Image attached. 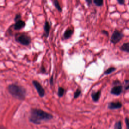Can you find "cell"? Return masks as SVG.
I'll list each match as a JSON object with an SVG mask.
<instances>
[{
	"instance_id": "9a60e30c",
	"label": "cell",
	"mask_w": 129,
	"mask_h": 129,
	"mask_svg": "<svg viewBox=\"0 0 129 129\" xmlns=\"http://www.w3.org/2000/svg\"><path fill=\"white\" fill-rule=\"evenodd\" d=\"M93 3L98 7L102 6L104 4V0H93Z\"/></svg>"
},
{
	"instance_id": "52a82bcc",
	"label": "cell",
	"mask_w": 129,
	"mask_h": 129,
	"mask_svg": "<svg viewBox=\"0 0 129 129\" xmlns=\"http://www.w3.org/2000/svg\"><path fill=\"white\" fill-rule=\"evenodd\" d=\"M123 91V86L122 85H116L112 87L111 90V93L115 95H120Z\"/></svg>"
},
{
	"instance_id": "8fae6325",
	"label": "cell",
	"mask_w": 129,
	"mask_h": 129,
	"mask_svg": "<svg viewBox=\"0 0 129 129\" xmlns=\"http://www.w3.org/2000/svg\"><path fill=\"white\" fill-rule=\"evenodd\" d=\"M50 29V26L49 25V23L48 21H46L44 24V30L45 34V37H48L49 34Z\"/></svg>"
},
{
	"instance_id": "44dd1931",
	"label": "cell",
	"mask_w": 129,
	"mask_h": 129,
	"mask_svg": "<svg viewBox=\"0 0 129 129\" xmlns=\"http://www.w3.org/2000/svg\"><path fill=\"white\" fill-rule=\"evenodd\" d=\"M85 1H86V3L87 4L88 6H90L92 3V0H85Z\"/></svg>"
},
{
	"instance_id": "4fadbf2b",
	"label": "cell",
	"mask_w": 129,
	"mask_h": 129,
	"mask_svg": "<svg viewBox=\"0 0 129 129\" xmlns=\"http://www.w3.org/2000/svg\"><path fill=\"white\" fill-rule=\"evenodd\" d=\"M53 2L54 6L56 8V9H57L60 12H62V8H61L58 0H53Z\"/></svg>"
},
{
	"instance_id": "2e32d148",
	"label": "cell",
	"mask_w": 129,
	"mask_h": 129,
	"mask_svg": "<svg viewBox=\"0 0 129 129\" xmlns=\"http://www.w3.org/2000/svg\"><path fill=\"white\" fill-rule=\"evenodd\" d=\"M114 129H122V123L121 121H118L115 123Z\"/></svg>"
},
{
	"instance_id": "5bb4252c",
	"label": "cell",
	"mask_w": 129,
	"mask_h": 129,
	"mask_svg": "<svg viewBox=\"0 0 129 129\" xmlns=\"http://www.w3.org/2000/svg\"><path fill=\"white\" fill-rule=\"evenodd\" d=\"M116 70V68H115V67H110L108 69H107L105 72H104V75H109L111 74L112 72L115 71Z\"/></svg>"
},
{
	"instance_id": "30bf717a",
	"label": "cell",
	"mask_w": 129,
	"mask_h": 129,
	"mask_svg": "<svg viewBox=\"0 0 129 129\" xmlns=\"http://www.w3.org/2000/svg\"><path fill=\"white\" fill-rule=\"evenodd\" d=\"M73 32H74L73 30H72L70 28L67 29L64 33V37L65 39H68L72 37V35H73Z\"/></svg>"
},
{
	"instance_id": "7402d4cb",
	"label": "cell",
	"mask_w": 129,
	"mask_h": 129,
	"mask_svg": "<svg viewBox=\"0 0 129 129\" xmlns=\"http://www.w3.org/2000/svg\"><path fill=\"white\" fill-rule=\"evenodd\" d=\"M117 1L120 5H123L125 3V0H117Z\"/></svg>"
},
{
	"instance_id": "3957f363",
	"label": "cell",
	"mask_w": 129,
	"mask_h": 129,
	"mask_svg": "<svg viewBox=\"0 0 129 129\" xmlns=\"http://www.w3.org/2000/svg\"><path fill=\"white\" fill-rule=\"evenodd\" d=\"M15 39L17 42L23 45H28L31 43V38L26 34H16Z\"/></svg>"
},
{
	"instance_id": "8992f818",
	"label": "cell",
	"mask_w": 129,
	"mask_h": 129,
	"mask_svg": "<svg viewBox=\"0 0 129 129\" xmlns=\"http://www.w3.org/2000/svg\"><path fill=\"white\" fill-rule=\"evenodd\" d=\"M123 105L122 104L120 101H112L110 102L108 104V108L110 110H113L117 109H120L122 108Z\"/></svg>"
},
{
	"instance_id": "7a4b0ae2",
	"label": "cell",
	"mask_w": 129,
	"mask_h": 129,
	"mask_svg": "<svg viewBox=\"0 0 129 129\" xmlns=\"http://www.w3.org/2000/svg\"><path fill=\"white\" fill-rule=\"evenodd\" d=\"M8 91L13 97L19 100L25 98L26 92L23 87L16 84H10L8 86Z\"/></svg>"
},
{
	"instance_id": "5b68a950",
	"label": "cell",
	"mask_w": 129,
	"mask_h": 129,
	"mask_svg": "<svg viewBox=\"0 0 129 129\" xmlns=\"http://www.w3.org/2000/svg\"><path fill=\"white\" fill-rule=\"evenodd\" d=\"M33 84L35 87L36 89L37 90L38 94L40 97H43L45 95V91L43 89V86L39 83L37 81H33Z\"/></svg>"
},
{
	"instance_id": "9c48e42d",
	"label": "cell",
	"mask_w": 129,
	"mask_h": 129,
	"mask_svg": "<svg viewBox=\"0 0 129 129\" xmlns=\"http://www.w3.org/2000/svg\"><path fill=\"white\" fill-rule=\"evenodd\" d=\"M100 95H101L100 91H98L97 92H93L91 93L92 99L94 102H97L100 98Z\"/></svg>"
},
{
	"instance_id": "ba28073f",
	"label": "cell",
	"mask_w": 129,
	"mask_h": 129,
	"mask_svg": "<svg viewBox=\"0 0 129 129\" xmlns=\"http://www.w3.org/2000/svg\"><path fill=\"white\" fill-rule=\"evenodd\" d=\"M25 25H26L25 22L22 21V20H20L19 21H18L15 22L14 26V28L16 30H19L23 28L25 26Z\"/></svg>"
},
{
	"instance_id": "cb8c5ba5",
	"label": "cell",
	"mask_w": 129,
	"mask_h": 129,
	"mask_svg": "<svg viewBox=\"0 0 129 129\" xmlns=\"http://www.w3.org/2000/svg\"><path fill=\"white\" fill-rule=\"evenodd\" d=\"M0 129H6V128H5V127H4L3 126L0 125Z\"/></svg>"
},
{
	"instance_id": "d6986e66",
	"label": "cell",
	"mask_w": 129,
	"mask_h": 129,
	"mask_svg": "<svg viewBox=\"0 0 129 129\" xmlns=\"http://www.w3.org/2000/svg\"><path fill=\"white\" fill-rule=\"evenodd\" d=\"M21 15H20V14H18L16 15V16L15 17L14 21L15 22H16L18 21H19V20H21Z\"/></svg>"
},
{
	"instance_id": "6da1fadb",
	"label": "cell",
	"mask_w": 129,
	"mask_h": 129,
	"mask_svg": "<svg viewBox=\"0 0 129 129\" xmlns=\"http://www.w3.org/2000/svg\"><path fill=\"white\" fill-rule=\"evenodd\" d=\"M53 116L49 113L43 110L33 108L31 110L29 116V121L35 124H40L43 121H48L52 119Z\"/></svg>"
},
{
	"instance_id": "277c9868",
	"label": "cell",
	"mask_w": 129,
	"mask_h": 129,
	"mask_svg": "<svg viewBox=\"0 0 129 129\" xmlns=\"http://www.w3.org/2000/svg\"><path fill=\"white\" fill-rule=\"evenodd\" d=\"M123 36L124 35H123L122 32L117 30H116L114 31V32H113L111 35V42L113 44H116L120 42L121 39L123 38Z\"/></svg>"
},
{
	"instance_id": "d4e9b609",
	"label": "cell",
	"mask_w": 129,
	"mask_h": 129,
	"mask_svg": "<svg viewBox=\"0 0 129 129\" xmlns=\"http://www.w3.org/2000/svg\"><path fill=\"white\" fill-rule=\"evenodd\" d=\"M128 89H129V84L128 85H127L125 88V90H128Z\"/></svg>"
},
{
	"instance_id": "603a6c76",
	"label": "cell",
	"mask_w": 129,
	"mask_h": 129,
	"mask_svg": "<svg viewBox=\"0 0 129 129\" xmlns=\"http://www.w3.org/2000/svg\"><path fill=\"white\" fill-rule=\"evenodd\" d=\"M101 33H103L104 34L106 35V36H108V32L107 31L105 30H103L101 31Z\"/></svg>"
},
{
	"instance_id": "ac0fdd59",
	"label": "cell",
	"mask_w": 129,
	"mask_h": 129,
	"mask_svg": "<svg viewBox=\"0 0 129 129\" xmlns=\"http://www.w3.org/2000/svg\"><path fill=\"white\" fill-rule=\"evenodd\" d=\"M81 93V90L79 89H77L74 93V98H78L80 96Z\"/></svg>"
},
{
	"instance_id": "e0dca14e",
	"label": "cell",
	"mask_w": 129,
	"mask_h": 129,
	"mask_svg": "<svg viewBox=\"0 0 129 129\" xmlns=\"http://www.w3.org/2000/svg\"><path fill=\"white\" fill-rule=\"evenodd\" d=\"M65 93V89L62 87H59L58 90V96L59 97H62Z\"/></svg>"
},
{
	"instance_id": "ffe728a7",
	"label": "cell",
	"mask_w": 129,
	"mask_h": 129,
	"mask_svg": "<svg viewBox=\"0 0 129 129\" xmlns=\"http://www.w3.org/2000/svg\"><path fill=\"white\" fill-rule=\"evenodd\" d=\"M125 123L126 124V127H127V129H129V119L128 117H126L125 118Z\"/></svg>"
},
{
	"instance_id": "7c38bea8",
	"label": "cell",
	"mask_w": 129,
	"mask_h": 129,
	"mask_svg": "<svg viewBox=\"0 0 129 129\" xmlns=\"http://www.w3.org/2000/svg\"><path fill=\"white\" fill-rule=\"evenodd\" d=\"M120 49L122 51L129 53V43H123L120 47Z\"/></svg>"
}]
</instances>
